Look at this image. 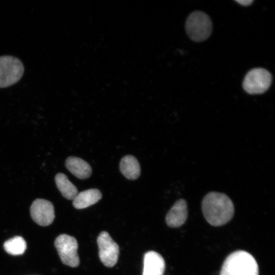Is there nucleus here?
Masks as SVG:
<instances>
[{
	"label": "nucleus",
	"mask_w": 275,
	"mask_h": 275,
	"mask_svg": "<svg viewBox=\"0 0 275 275\" xmlns=\"http://www.w3.org/2000/svg\"><path fill=\"white\" fill-rule=\"evenodd\" d=\"M202 210L207 222L213 226H221L228 223L234 213L232 201L226 194L211 191L203 198Z\"/></svg>",
	"instance_id": "f257e3e1"
},
{
	"label": "nucleus",
	"mask_w": 275,
	"mask_h": 275,
	"mask_svg": "<svg viewBox=\"0 0 275 275\" xmlns=\"http://www.w3.org/2000/svg\"><path fill=\"white\" fill-rule=\"evenodd\" d=\"M220 275H259V267L251 254L244 251H237L226 258Z\"/></svg>",
	"instance_id": "f03ea898"
},
{
	"label": "nucleus",
	"mask_w": 275,
	"mask_h": 275,
	"mask_svg": "<svg viewBox=\"0 0 275 275\" xmlns=\"http://www.w3.org/2000/svg\"><path fill=\"white\" fill-rule=\"evenodd\" d=\"M185 29L192 40L201 42L207 39L210 35L212 30V22L206 13L196 11L188 16Z\"/></svg>",
	"instance_id": "7ed1b4c3"
},
{
	"label": "nucleus",
	"mask_w": 275,
	"mask_h": 275,
	"mask_svg": "<svg viewBox=\"0 0 275 275\" xmlns=\"http://www.w3.org/2000/svg\"><path fill=\"white\" fill-rule=\"evenodd\" d=\"M23 72L24 66L19 59L10 56L0 57V88L16 83Z\"/></svg>",
	"instance_id": "20e7f679"
},
{
	"label": "nucleus",
	"mask_w": 275,
	"mask_h": 275,
	"mask_svg": "<svg viewBox=\"0 0 275 275\" xmlns=\"http://www.w3.org/2000/svg\"><path fill=\"white\" fill-rule=\"evenodd\" d=\"M272 75L262 68H254L250 70L243 81L244 90L250 94H259L266 92L271 85Z\"/></svg>",
	"instance_id": "39448f33"
},
{
	"label": "nucleus",
	"mask_w": 275,
	"mask_h": 275,
	"mask_svg": "<svg viewBox=\"0 0 275 275\" xmlns=\"http://www.w3.org/2000/svg\"><path fill=\"white\" fill-rule=\"evenodd\" d=\"M54 246L63 263L72 267L79 265L78 243L74 237L65 234H61L56 239Z\"/></svg>",
	"instance_id": "423d86ee"
},
{
	"label": "nucleus",
	"mask_w": 275,
	"mask_h": 275,
	"mask_svg": "<svg viewBox=\"0 0 275 275\" xmlns=\"http://www.w3.org/2000/svg\"><path fill=\"white\" fill-rule=\"evenodd\" d=\"M97 242L101 261L107 267L114 266L117 262L119 254L117 243L106 231H102L99 234Z\"/></svg>",
	"instance_id": "0eeeda50"
},
{
	"label": "nucleus",
	"mask_w": 275,
	"mask_h": 275,
	"mask_svg": "<svg viewBox=\"0 0 275 275\" xmlns=\"http://www.w3.org/2000/svg\"><path fill=\"white\" fill-rule=\"evenodd\" d=\"M30 214L33 221L42 226L51 224L55 217L53 204L43 199H37L33 201L30 207Z\"/></svg>",
	"instance_id": "6e6552de"
},
{
	"label": "nucleus",
	"mask_w": 275,
	"mask_h": 275,
	"mask_svg": "<svg viewBox=\"0 0 275 275\" xmlns=\"http://www.w3.org/2000/svg\"><path fill=\"white\" fill-rule=\"evenodd\" d=\"M187 215L186 201L183 199H180L176 201L167 214L166 221L170 227H179L185 222Z\"/></svg>",
	"instance_id": "1a4fd4ad"
},
{
	"label": "nucleus",
	"mask_w": 275,
	"mask_h": 275,
	"mask_svg": "<svg viewBox=\"0 0 275 275\" xmlns=\"http://www.w3.org/2000/svg\"><path fill=\"white\" fill-rule=\"evenodd\" d=\"M165 269V262L157 252H147L144 258L143 275H163Z\"/></svg>",
	"instance_id": "9d476101"
},
{
	"label": "nucleus",
	"mask_w": 275,
	"mask_h": 275,
	"mask_svg": "<svg viewBox=\"0 0 275 275\" xmlns=\"http://www.w3.org/2000/svg\"><path fill=\"white\" fill-rule=\"evenodd\" d=\"M65 166L73 175L80 179L89 178L92 173V169L89 164L77 157H68L65 161Z\"/></svg>",
	"instance_id": "9b49d317"
},
{
	"label": "nucleus",
	"mask_w": 275,
	"mask_h": 275,
	"mask_svg": "<svg viewBox=\"0 0 275 275\" xmlns=\"http://www.w3.org/2000/svg\"><path fill=\"white\" fill-rule=\"evenodd\" d=\"M102 198L100 191L96 188H91L78 193L73 199V206L78 209L87 208L97 202Z\"/></svg>",
	"instance_id": "f8f14e48"
},
{
	"label": "nucleus",
	"mask_w": 275,
	"mask_h": 275,
	"mask_svg": "<svg viewBox=\"0 0 275 275\" xmlns=\"http://www.w3.org/2000/svg\"><path fill=\"white\" fill-rule=\"evenodd\" d=\"M120 170L122 174L129 180L137 179L141 173L139 161L135 157L130 155L125 156L121 159Z\"/></svg>",
	"instance_id": "ddd939ff"
},
{
	"label": "nucleus",
	"mask_w": 275,
	"mask_h": 275,
	"mask_svg": "<svg viewBox=\"0 0 275 275\" xmlns=\"http://www.w3.org/2000/svg\"><path fill=\"white\" fill-rule=\"evenodd\" d=\"M55 181L58 189L65 198L73 200L78 194L76 187L64 174L58 173L55 177Z\"/></svg>",
	"instance_id": "4468645a"
},
{
	"label": "nucleus",
	"mask_w": 275,
	"mask_h": 275,
	"mask_svg": "<svg viewBox=\"0 0 275 275\" xmlns=\"http://www.w3.org/2000/svg\"><path fill=\"white\" fill-rule=\"evenodd\" d=\"M5 250L12 255H22L26 249V243L25 240L21 236H15L11 238L4 244Z\"/></svg>",
	"instance_id": "2eb2a0df"
},
{
	"label": "nucleus",
	"mask_w": 275,
	"mask_h": 275,
	"mask_svg": "<svg viewBox=\"0 0 275 275\" xmlns=\"http://www.w3.org/2000/svg\"><path fill=\"white\" fill-rule=\"evenodd\" d=\"M236 2L242 6H248L252 4V3L253 2V1L252 0L236 1Z\"/></svg>",
	"instance_id": "dca6fc26"
}]
</instances>
